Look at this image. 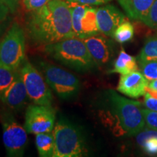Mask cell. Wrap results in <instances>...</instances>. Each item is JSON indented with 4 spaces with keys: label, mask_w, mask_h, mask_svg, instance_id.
I'll return each mask as SVG.
<instances>
[{
    "label": "cell",
    "mask_w": 157,
    "mask_h": 157,
    "mask_svg": "<svg viewBox=\"0 0 157 157\" xmlns=\"http://www.w3.org/2000/svg\"><path fill=\"white\" fill-rule=\"evenodd\" d=\"M30 13L27 28L31 39L37 44L47 45L75 36L71 7L66 2L50 0Z\"/></svg>",
    "instance_id": "1"
},
{
    "label": "cell",
    "mask_w": 157,
    "mask_h": 157,
    "mask_svg": "<svg viewBox=\"0 0 157 157\" xmlns=\"http://www.w3.org/2000/svg\"><path fill=\"white\" fill-rule=\"evenodd\" d=\"M44 51L57 61L78 71H87L96 65L84 39L76 36L45 45Z\"/></svg>",
    "instance_id": "2"
},
{
    "label": "cell",
    "mask_w": 157,
    "mask_h": 157,
    "mask_svg": "<svg viewBox=\"0 0 157 157\" xmlns=\"http://www.w3.org/2000/svg\"><path fill=\"white\" fill-rule=\"evenodd\" d=\"M112 117L116 119L114 130L120 135H135L145 128L143 107L140 102L119 95L113 90L109 91Z\"/></svg>",
    "instance_id": "3"
},
{
    "label": "cell",
    "mask_w": 157,
    "mask_h": 157,
    "mask_svg": "<svg viewBox=\"0 0 157 157\" xmlns=\"http://www.w3.org/2000/svg\"><path fill=\"white\" fill-rule=\"evenodd\" d=\"M54 157H78L87 154L84 139L80 131L71 124L60 121L52 130Z\"/></svg>",
    "instance_id": "4"
},
{
    "label": "cell",
    "mask_w": 157,
    "mask_h": 157,
    "mask_svg": "<svg viewBox=\"0 0 157 157\" xmlns=\"http://www.w3.org/2000/svg\"><path fill=\"white\" fill-rule=\"evenodd\" d=\"M25 56L24 31L18 23H14L0 42V63L17 70L24 61Z\"/></svg>",
    "instance_id": "5"
},
{
    "label": "cell",
    "mask_w": 157,
    "mask_h": 157,
    "mask_svg": "<svg viewBox=\"0 0 157 157\" xmlns=\"http://www.w3.org/2000/svg\"><path fill=\"white\" fill-rule=\"evenodd\" d=\"M40 67L46 82L58 97L69 99L78 93L80 82L75 75L48 63L41 62Z\"/></svg>",
    "instance_id": "6"
},
{
    "label": "cell",
    "mask_w": 157,
    "mask_h": 157,
    "mask_svg": "<svg viewBox=\"0 0 157 157\" xmlns=\"http://www.w3.org/2000/svg\"><path fill=\"white\" fill-rule=\"evenodd\" d=\"M18 70L26 88L29 98L33 103L51 106L53 100L52 92L48 82L39 71L26 59H25Z\"/></svg>",
    "instance_id": "7"
},
{
    "label": "cell",
    "mask_w": 157,
    "mask_h": 157,
    "mask_svg": "<svg viewBox=\"0 0 157 157\" xmlns=\"http://www.w3.org/2000/svg\"><path fill=\"white\" fill-rule=\"evenodd\" d=\"M56 121V111L50 105L33 104L27 108L24 127L27 132L39 134L52 132Z\"/></svg>",
    "instance_id": "8"
},
{
    "label": "cell",
    "mask_w": 157,
    "mask_h": 157,
    "mask_svg": "<svg viewBox=\"0 0 157 157\" xmlns=\"http://www.w3.org/2000/svg\"><path fill=\"white\" fill-rule=\"evenodd\" d=\"M2 140L8 156H21L28 141L27 131L14 118L7 117L3 122Z\"/></svg>",
    "instance_id": "9"
},
{
    "label": "cell",
    "mask_w": 157,
    "mask_h": 157,
    "mask_svg": "<svg viewBox=\"0 0 157 157\" xmlns=\"http://www.w3.org/2000/svg\"><path fill=\"white\" fill-rule=\"evenodd\" d=\"M148 81L138 70L120 76L117 90L129 98H137L144 96Z\"/></svg>",
    "instance_id": "10"
},
{
    "label": "cell",
    "mask_w": 157,
    "mask_h": 157,
    "mask_svg": "<svg viewBox=\"0 0 157 157\" xmlns=\"http://www.w3.org/2000/svg\"><path fill=\"white\" fill-rule=\"evenodd\" d=\"M96 15L100 31L108 36H113L117 27L125 21L124 15L111 5L97 9Z\"/></svg>",
    "instance_id": "11"
},
{
    "label": "cell",
    "mask_w": 157,
    "mask_h": 157,
    "mask_svg": "<svg viewBox=\"0 0 157 157\" xmlns=\"http://www.w3.org/2000/svg\"><path fill=\"white\" fill-rule=\"evenodd\" d=\"M84 42L96 65L103 66L109 62L112 56V45L109 39L97 34L84 39Z\"/></svg>",
    "instance_id": "12"
},
{
    "label": "cell",
    "mask_w": 157,
    "mask_h": 157,
    "mask_svg": "<svg viewBox=\"0 0 157 157\" xmlns=\"http://www.w3.org/2000/svg\"><path fill=\"white\" fill-rule=\"evenodd\" d=\"M29 97L26 88L21 78V74L13 81L0 97V99L7 106L12 109H17L23 106Z\"/></svg>",
    "instance_id": "13"
},
{
    "label": "cell",
    "mask_w": 157,
    "mask_h": 157,
    "mask_svg": "<svg viewBox=\"0 0 157 157\" xmlns=\"http://www.w3.org/2000/svg\"><path fill=\"white\" fill-rule=\"evenodd\" d=\"M155 0H118L129 18L143 22Z\"/></svg>",
    "instance_id": "14"
},
{
    "label": "cell",
    "mask_w": 157,
    "mask_h": 157,
    "mask_svg": "<svg viewBox=\"0 0 157 157\" xmlns=\"http://www.w3.org/2000/svg\"><path fill=\"white\" fill-rule=\"evenodd\" d=\"M137 70L138 65L137 63L136 58L121 50L116 59L113 69L110 71V73H117L124 75Z\"/></svg>",
    "instance_id": "15"
},
{
    "label": "cell",
    "mask_w": 157,
    "mask_h": 157,
    "mask_svg": "<svg viewBox=\"0 0 157 157\" xmlns=\"http://www.w3.org/2000/svg\"><path fill=\"white\" fill-rule=\"evenodd\" d=\"M96 11L97 10L90 7H87L86 9L81 22V39H84L87 37L95 36L99 34L101 32L98 28Z\"/></svg>",
    "instance_id": "16"
},
{
    "label": "cell",
    "mask_w": 157,
    "mask_h": 157,
    "mask_svg": "<svg viewBox=\"0 0 157 157\" xmlns=\"http://www.w3.org/2000/svg\"><path fill=\"white\" fill-rule=\"evenodd\" d=\"M35 142L39 156L42 157L53 156L55 140L52 132L36 134Z\"/></svg>",
    "instance_id": "17"
},
{
    "label": "cell",
    "mask_w": 157,
    "mask_h": 157,
    "mask_svg": "<svg viewBox=\"0 0 157 157\" xmlns=\"http://www.w3.org/2000/svg\"><path fill=\"white\" fill-rule=\"evenodd\" d=\"M138 60L157 61V34L149 36L146 39L139 54Z\"/></svg>",
    "instance_id": "18"
},
{
    "label": "cell",
    "mask_w": 157,
    "mask_h": 157,
    "mask_svg": "<svg viewBox=\"0 0 157 157\" xmlns=\"http://www.w3.org/2000/svg\"><path fill=\"white\" fill-rule=\"evenodd\" d=\"M87 7V5H82V4L70 7L71 13L72 29L75 36L80 39L82 34V19Z\"/></svg>",
    "instance_id": "19"
},
{
    "label": "cell",
    "mask_w": 157,
    "mask_h": 157,
    "mask_svg": "<svg viewBox=\"0 0 157 157\" xmlns=\"http://www.w3.org/2000/svg\"><path fill=\"white\" fill-rule=\"evenodd\" d=\"M19 70L12 69L0 63V97L19 75Z\"/></svg>",
    "instance_id": "20"
},
{
    "label": "cell",
    "mask_w": 157,
    "mask_h": 157,
    "mask_svg": "<svg viewBox=\"0 0 157 157\" xmlns=\"http://www.w3.org/2000/svg\"><path fill=\"white\" fill-rule=\"evenodd\" d=\"M134 36V27L129 21H124L116 29L113 37L117 42L124 44L132 40Z\"/></svg>",
    "instance_id": "21"
},
{
    "label": "cell",
    "mask_w": 157,
    "mask_h": 157,
    "mask_svg": "<svg viewBox=\"0 0 157 157\" xmlns=\"http://www.w3.org/2000/svg\"><path fill=\"white\" fill-rule=\"evenodd\" d=\"M140 72L148 81L157 80V61L154 60H138Z\"/></svg>",
    "instance_id": "22"
},
{
    "label": "cell",
    "mask_w": 157,
    "mask_h": 157,
    "mask_svg": "<svg viewBox=\"0 0 157 157\" xmlns=\"http://www.w3.org/2000/svg\"><path fill=\"white\" fill-rule=\"evenodd\" d=\"M143 23L149 28L157 30V0L153 3Z\"/></svg>",
    "instance_id": "23"
},
{
    "label": "cell",
    "mask_w": 157,
    "mask_h": 157,
    "mask_svg": "<svg viewBox=\"0 0 157 157\" xmlns=\"http://www.w3.org/2000/svg\"><path fill=\"white\" fill-rule=\"evenodd\" d=\"M143 113L146 125L145 127L157 130V111L143 108Z\"/></svg>",
    "instance_id": "24"
},
{
    "label": "cell",
    "mask_w": 157,
    "mask_h": 157,
    "mask_svg": "<svg viewBox=\"0 0 157 157\" xmlns=\"http://www.w3.org/2000/svg\"><path fill=\"white\" fill-rule=\"evenodd\" d=\"M144 151L149 155L157 154V137H151L147 139L141 146Z\"/></svg>",
    "instance_id": "25"
},
{
    "label": "cell",
    "mask_w": 157,
    "mask_h": 157,
    "mask_svg": "<svg viewBox=\"0 0 157 157\" xmlns=\"http://www.w3.org/2000/svg\"><path fill=\"white\" fill-rule=\"evenodd\" d=\"M50 0H23L25 8L29 12L37 10L44 6Z\"/></svg>",
    "instance_id": "26"
},
{
    "label": "cell",
    "mask_w": 157,
    "mask_h": 157,
    "mask_svg": "<svg viewBox=\"0 0 157 157\" xmlns=\"http://www.w3.org/2000/svg\"><path fill=\"white\" fill-rule=\"evenodd\" d=\"M144 97V105L146 109L157 111V98L150 95L148 93H146Z\"/></svg>",
    "instance_id": "27"
},
{
    "label": "cell",
    "mask_w": 157,
    "mask_h": 157,
    "mask_svg": "<svg viewBox=\"0 0 157 157\" xmlns=\"http://www.w3.org/2000/svg\"><path fill=\"white\" fill-rule=\"evenodd\" d=\"M68 1L85 5H100L108 3L112 0H68Z\"/></svg>",
    "instance_id": "28"
},
{
    "label": "cell",
    "mask_w": 157,
    "mask_h": 157,
    "mask_svg": "<svg viewBox=\"0 0 157 157\" xmlns=\"http://www.w3.org/2000/svg\"><path fill=\"white\" fill-rule=\"evenodd\" d=\"M10 9L0 0V25L5 22L10 13Z\"/></svg>",
    "instance_id": "29"
},
{
    "label": "cell",
    "mask_w": 157,
    "mask_h": 157,
    "mask_svg": "<svg viewBox=\"0 0 157 157\" xmlns=\"http://www.w3.org/2000/svg\"><path fill=\"white\" fill-rule=\"evenodd\" d=\"M1 1L7 6L11 13H14L18 7L21 0H1Z\"/></svg>",
    "instance_id": "30"
},
{
    "label": "cell",
    "mask_w": 157,
    "mask_h": 157,
    "mask_svg": "<svg viewBox=\"0 0 157 157\" xmlns=\"http://www.w3.org/2000/svg\"><path fill=\"white\" fill-rule=\"evenodd\" d=\"M148 86L151 89L154 90L157 92V80H153V81H148Z\"/></svg>",
    "instance_id": "31"
}]
</instances>
